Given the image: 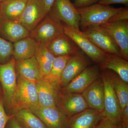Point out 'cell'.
I'll use <instances>...</instances> for the list:
<instances>
[{"instance_id":"6da1fadb","label":"cell","mask_w":128,"mask_h":128,"mask_svg":"<svg viewBox=\"0 0 128 128\" xmlns=\"http://www.w3.org/2000/svg\"><path fill=\"white\" fill-rule=\"evenodd\" d=\"M123 8H115L98 3L77 8L80 16V26L83 30L91 26L109 22L112 18Z\"/></svg>"},{"instance_id":"7a4b0ae2","label":"cell","mask_w":128,"mask_h":128,"mask_svg":"<svg viewBox=\"0 0 128 128\" xmlns=\"http://www.w3.org/2000/svg\"><path fill=\"white\" fill-rule=\"evenodd\" d=\"M38 105V96L35 82L17 75L16 88L11 110L12 114L22 109L30 108Z\"/></svg>"},{"instance_id":"3957f363","label":"cell","mask_w":128,"mask_h":128,"mask_svg":"<svg viewBox=\"0 0 128 128\" xmlns=\"http://www.w3.org/2000/svg\"><path fill=\"white\" fill-rule=\"evenodd\" d=\"M101 77L104 86V108L102 113L105 117L117 126L122 123V112L119 100L112 86L107 69H103Z\"/></svg>"},{"instance_id":"277c9868","label":"cell","mask_w":128,"mask_h":128,"mask_svg":"<svg viewBox=\"0 0 128 128\" xmlns=\"http://www.w3.org/2000/svg\"><path fill=\"white\" fill-rule=\"evenodd\" d=\"M64 33L63 24L48 13L34 29L30 32L29 36L37 43L46 46Z\"/></svg>"},{"instance_id":"5b68a950","label":"cell","mask_w":128,"mask_h":128,"mask_svg":"<svg viewBox=\"0 0 128 128\" xmlns=\"http://www.w3.org/2000/svg\"><path fill=\"white\" fill-rule=\"evenodd\" d=\"M16 62L12 57L7 63L0 64V83L3 92V104L11 111L17 86Z\"/></svg>"},{"instance_id":"8992f818","label":"cell","mask_w":128,"mask_h":128,"mask_svg":"<svg viewBox=\"0 0 128 128\" xmlns=\"http://www.w3.org/2000/svg\"><path fill=\"white\" fill-rule=\"evenodd\" d=\"M64 33L74 42L92 61L100 65L106 57V53L96 47L80 30L63 24Z\"/></svg>"},{"instance_id":"52a82bcc","label":"cell","mask_w":128,"mask_h":128,"mask_svg":"<svg viewBox=\"0 0 128 128\" xmlns=\"http://www.w3.org/2000/svg\"><path fill=\"white\" fill-rule=\"evenodd\" d=\"M48 13L64 24L80 30V15L70 0H55Z\"/></svg>"},{"instance_id":"ba28073f","label":"cell","mask_w":128,"mask_h":128,"mask_svg":"<svg viewBox=\"0 0 128 128\" xmlns=\"http://www.w3.org/2000/svg\"><path fill=\"white\" fill-rule=\"evenodd\" d=\"M82 32L96 47L104 52L115 54L122 57L120 49L115 41L100 26L89 27Z\"/></svg>"},{"instance_id":"9c48e42d","label":"cell","mask_w":128,"mask_h":128,"mask_svg":"<svg viewBox=\"0 0 128 128\" xmlns=\"http://www.w3.org/2000/svg\"><path fill=\"white\" fill-rule=\"evenodd\" d=\"M29 109L48 128H68V118L58 106L44 107L38 105Z\"/></svg>"},{"instance_id":"30bf717a","label":"cell","mask_w":128,"mask_h":128,"mask_svg":"<svg viewBox=\"0 0 128 128\" xmlns=\"http://www.w3.org/2000/svg\"><path fill=\"white\" fill-rule=\"evenodd\" d=\"M92 64L90 59L79 50L71 55L66 62L60 79L61 86H66L74 78Z\"/></svg>"},{"instance_id":"8fae6325","label":"cell","mask_w":128,"mask_h":128,"mask_svg":"<svg viewBox=\"0 0 128 128\" xmlns=\"http://www.w3.org/2000/svg\"><path fill=\"white\" fill-rule=\"evenodd\" d=\"M48 13L43 0H28L21 16L20 22L30 32Z\"/></svg>"},{"instance_id":"7c38bea8","label":"cell","mask_w":128,"mask_h":128,"mask_svg":"<svg viewBox=\"0 0 128 128\" xmlns=\"http://www.w3.org/2000/svg\"><path fill=\"white\" fill-rule=\"evenodd\" d=\"M98 64L88 66L63 89V93H82L90 85L101 76Z\"/></svg>"},{"instance_id":"4fadbf2b","label":"cell","mask_w":128,"mask_h":128,"mask_svg":"<svg viewBox=\"0 0 128 128\" xmlns=\"http://www.w3.org/2000/svg\"><path fill=\"white\" fill-rule=\"evenodd\" d=\"M114 40L119 47L122 57L128 60V20L108 22L99 25Z\"/></svg>"},{"instance_id":"5bb4252c","label":"cell","mask_w":128,"mask_h":128,"mask_svg":"<svg viewBox=\"0 0 128 128\" xmlns=\"http://www.w3.org/2000/svg\"><path fill=\"white\" fill-rule=\"evenodd\" d=\"M39 105L42 107L58 106L61 86L41 78L35 82Z\"/></svg>"},{"instance_id":"9a60e30c","label":"cell","mask_w":128,"mask_h":128,"mask_svg":"<svg viewBox=\"0 0 128 128\" xmlns=\"http://www.w3.org/2000/svg\"><path fill=\"white\" fill-rule=\"evenodd\" d=\"M58 106L68 119L89 108L82 94L76 93H61Z\"/></svg>"},{"instance_id":"2e32d148","label":"cell","mask_w":128,"mask_h":128,"mask_svg":"<svg viewBox=\"0 0 128 128\" xmlns=\"http://www.w3.org/2000/svg\"><path fill=\"white\" fill-rule=\"evenodd\" d=\"M82 95L89 108L102 113L104 110V86L100 77L90 85Z\"/></svg>"},{"instance_id":"e0dca14e","label":"cell","mask_w":128,"mask_h":128,"mask_svg":"<svg viewBox=\"0 0 128 128\" xmlns=\"http://www.w3.org/2000/svg\"><path fill=\"white\" fill-rule=\"evenodd\" d=\"M30 32L20 22L0 17V36L12 43L29 36Z\"/></svg>"},{"instance_id":"ac0fdd59","label":"cell","mask_w":128,"mask_h":128,"mask_svg":"<svg viewBox=\"0 0 128 128\" xmlns=\"http://www.w3.org/2000/svg\"><path fill=\"white\" fill-rule=\"evenodd\" d=\"M102 118L101 112L88 108L70 118L68 128H94Z\"/></svg>"},{"instance_id":"d6986e66","label":"cell","mask_w":128,"mask_h":128,"mask_svg":"<svg viewBox=\"0 0 128 128\" xmlns=\"http://www.w3.org/2000/svg\"><path fill=\"white\" fill-rule=\"evenodd\" d=\"M47 47L56 57L71 56L80 50L74 42L64 33L53 40Z\"/></svg>"},{"instance_id":"ffe728a7","label":"cell","mask_w":128,"mask_h":128,"mask_svg":"<svg viewBox=\"0 0 128 128\" xmlns=\"http://www.w3.org/2000/svg\"><path fill=\"white\" fill-rule=\"evenodd\" d=\"M17 75L26 80L35 82L42 78L41 70L34 56L16 61Z\"/></svg>"},{"instance_id":"44dd1931","label":"cell","mask_w":128,"mask_h":128,"mask_svg":"<svg viewBox=\"0 0 128 128\" xmlns=\"http://www.w3.org/2000/svg\"><path fill=\"white\" fill-rule=\"evenodd\" d=\"M99 65L102 70L108 69L114 71L128 83V60L115 54L106 53L105 60Z\"/></svg>"},{"instance_id":"7402d4cb","label":"cell","mask_w":128,"mask_h":128,"mask_svg":"<svg viewBox=\"0 0 128 128\" xmlns=\"http://www.w3.org/2000/svg\"><path fill=\"white\" fill-rule=\"evenodd\" d=\"M28 0H6L0 3L1 18L20 22Z\"/></svg>"},{"instance_id":"603a6c76","label":"cell","mask_w":128,"mask_h":128,"mask_svg":"<svg viewBox=\"0 0 128 128\" xmlns=\"http://www.w3.org/2000/svg\"><path fill=\"white\" fill-rule=\"evenodd\" d=\"M13 58L16 61L29 58L34 56L37 43L30 36L13 43Z\"/></svg>"},{"instance_id":"cb8c5ba5","label":"cell","mask_w":128,"mask_h":128,"mask_svg":"<svg viewBox=\"0 0 128 128\" xmlns=\"http://www.w3.org/2000/svg\"><path fill=\"white\" fill-rule=\"evenodd\" d=\"M34 57L39 66L42 77L45 76L50 71L56 57L47 46L38 43H37Z\"/></svg>"},{"instance_id":"d4e9b609","label":"cell","mask_w":128,"mask_h":128,"mask_svg":"<svg viewBox=\"0 0 128 128\" xmlns=\"http://www.w3.org/2000/svg\"><path fill=\"white\" fill-rule=\"evenodd\" d=\"M107 70L114 92L119 100L122 112L128 104V85L116 73Z\"/></svg>"},{"instance_id":"484cf974","label":"cell","mask_w":128,"mask_h":128,"mask_svg":"<svg viewBox=\"0 0 128 128\" xmlns=\"http://www.w3.org/2000/svg\"><path fill=\"white\" fill-rule=\"evenodd\" d=\"M13 114L18 123L23 128H48L29 108L22 109Z\"/></svg>"},{"instance_id":"4316f807","label":"cell","mask_w":128,"mask_h":128,"mask_svg":"<svg viewBox=\"0 0 128 128\" xmlns=\"http://www.w3.org/2000/svg\"><path fill=\"white\" fill-rule=\"evenodd\" d=\"M70 56L68 55L56 57L50 71L42 78L51 83L61 86L60 79L62 72Z\"/></svg>"},{"instance_id":"83f0119b","label":"cell","mask_w":128,"mask_h":128,"mask_svg":"<svg viewBox=\"0 0 128 128\" xmlns=\"http://www.w3.org/2000/svg\"><path fill=\"white\" fill-rule=\"evenodd\" d=\"M13 50V43L0 36V64L9 62L12 58Z\"/></svg>"},{"instance_id":"f1b7e54d","label":"cell","mask_w":128,"mask_h":128,"mask_svg":"<svg viewBox=\"0 0 128 128\" xmlns=\"http://www.w3.org/2000/svg\"><path fill=\"white\" fill-rule=\"evenodd\" d=\"M14 114L8 115L5 111L3 98L0 96V128H5L6 124Z\"/></svg>"},{"instance_id":"f546056e","label":"cell","mask_w":128,"mask_h":128,"mask_svg":"<svg viewBox=\"0 0 128 128\" xmlns=\"http://www.w3.org/2000/svg\"><path fill=\"white\" fill-rule=\"evenodd\" d=\"M128 20V8L126 7L120 11L111 18L109 22L117 21Z\"/></svg>"},{"instance_id":"4dcf8cb0","label":"cell","mask_w":128,"mask_h":128,"mask_svg":"<svg viewBox=\"0 0 128 128\" xmlns=\"http://www.w3.org/2000/svg\"><path fill=\"white\" fill-rule=\"evenodd\" d=\"M120 126H117L112 122L108 119L105 117H102L98 124L94 128H120Z\"/></svg>"},{"instance_id":"1f68e13d","label":"cell","mask_w":128,"mask_h":128,"mask_svg":"<svg viewBox=\"0 0 128 128\" xmlns=\"http://www.w3.org/2000/svg\"><path fill=\"white\" fill-rule=\"evenodd\" d=\"M100 0H74L73 4L76 8H81L97 3Z\"/></svg>"},{"instance_id":"d6a6232c","label":"cell","mask_w":128,"mask_h":128,"mask_svg":"<svg viewBox=\"0 0 128 128\" xmlns=\"http://www.w3.org/2000/svg\"><path fill=\"white\" fill-rule=\"evenodd\" d=\"M98 3L106 6L112 4H120L125 5L127 7L128 6V0H100Z\"/></svg>"},{"instance_id":"836d02e7","label":"cell","mask_w":128,"mask_h":128,"mask_svg":"<svg viewBox=\"0 0 128 128\" xmlns=\"http://www.w3.org/2000/svg\"><path fill=\"white\" fill-rule=\"evenodd\" d=\"M5 128H23L18 123L14 116L12 117L6 124Z\"/></svg>"},{"instance_id":"e575fe53","label":"cell","mask_w":128,"mask_h":128,"mask_svg":"<svg viewBox=\"0 0 128 128\" xmlns=\"http://www.w3.org/2000/svg\"><path fill=\"white\" fill-rule=\"evenodd\" d=\"M121 125L128 128V104L122 111Z\"/></svg>"},{"instance_id":"d590c367","label":"cell","mask_w":128,"mask_h":128,"mask_svg":"<svg viewBox=\"0 0 128 128\" xmlns=\"http://www.w3.org/2000/svg\"><path fill=\"white\" fill-rule=\"evenodd\" d=\"M55 0H43L48 13Z\"/></svg>"},{"instance_id":"8d00e7d4","label":"cell","mask_w":128,"mask_h":128,"mask_svg":"<svg viewBox=\"0 0 128 128\" xmlns=\"http://www.w3.org/2000/svg\"><path fill=\"white\" fill-rule=\"evenodd\" d=\"M2 88L1 85L0 83V93L1 92Z\"/></svg>"},{"instance_id":"74e56055","label":"cell","mask_w":128,"mask_h":128,"mask_svg":"<svg viewBox=\"0 0 128 128\" xmlns=\"http://www.w3.org/2000/svg\"><path fill=\"white\" fill-rule=\"evenodd\" d=\"M126 128V127H124V126H122L121 125V128Z\"/></svg>"},{"instance_id":"f35d334b","label":"cell","mask_w":128,"mask_h":128,"mask_svg":"<svg viewBox=\"0 0 128 128\" xmlns=\"http://www.w3.org/2000/svg\"><path fill=\"white\" fill-rule=\"evenodd\" d=\"M5 0H0V2H2L4 1Z\"/></svg>"},{"instance_id":"ab89813d","label":"cell","mask_w":128,"mask_h":128,"mask_svg":"<svg viewBox=\"0 0 128 128\" xmlns=\"http://www.w3.org/2000/svg\"></svg>"}]
</instances>
